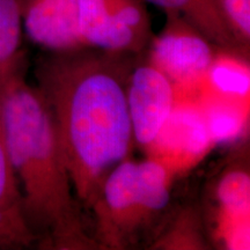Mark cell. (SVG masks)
<instances>
[{"instance_id": "obj_1", "label": "cell", "mask_w": 250, "mask_h": 250, "mask_svg": "<svg viewBox=\"0 0 250 250\" xmlns=\"http://www.w3.org/2000/svg\"><path fill=\"white\" fill-rule=\"evenodd\" d=\"M35 77L54 115L72 187L92 210L105 177L132 146L127 67L83 48L51 51L37 62Z\"/></svg>"}, {"instance_id": "obj_2", "label": "cell", "mask_w": 250, "mask_h": 250, "mask_svg": "<svg viewBox=\"0 0 250 250\" xmlns=\"http://www.w3.org/2000/svg\"><path fill=\"white\" fill-rule=\"evenodd\" d=\"M0 126L23 199L27 221L41 246L100 249L86 232L51 109L23 67L0 83Z\"/></svg>"}, {"instance_id": "obj_3", "label": "cell", "mask_w": 250, "mask_h": 250, "mask_svg": "<svg viewBox=\"0 0 250 250\" xmlns=\"http://www.w3.org/2000/svg\"><path fill=\"white\" fill-rule=\"evenodd\" d=\"M171 180L169 171L152 159L120 162L105 177L92 208L99 246L125 249L134 245L167 208Z\"/></svg>"}, {"instance_id": "obj_4", "label": "cell", "mask_w": 250, "mask_h": 250, "mask_svg": "<svg viewBox=\"0 0 250 250\" xmlns=\"http://www.w3.org/2000/svg\"><path fill=\"white\" fill-rule=\"evenodd\" d=\"M168 15L167 26L152 44L149 64L173 83L177 99H196L214 52L191 23L179 14Z\"/></svg>"}, {"instance_id": "obj_5", "label": "cell", "mask_w": 250, "mask_h": 250, "mask_svg": "<svg viewBox=\"0 0 250 250\" xmlns=\"http://www.w3.org/2000/svg\"><path fill=\"white\" fill-rule=\"evenodd\" d=\"M78 22L86 46L112 54L139 51L149 34L140 0H78Z\"/></svg>"}, {"instance_id": "obj_6", "label": "cell", "mask_w": 250, "mask_h": 250, "mask_svg": "<svg viewBox=\"0 0 250 250\" xmlns=\"http://www.w3.org/2000/svg\"><path fill=\"white\" fill-rule=\"evenodd\" d=\"M213 145L196 100L176 99L170 115L145 151L148 159L164 166L174 177L195 167Z\"/></svg>"}, {"instance_id": "obj_7", "label": "cell", "mask_w": 250, "mask_h": 250, "mask_svg": "<svg viewBox=\"0 0 250 250\" xmlns=\"http://www.w3.org/2000/svg\"><path fill=\"white\" fill-rule=\"evenodd\" d=\"M175 102L173 83L149 62L136 67L129 76L127 108L132 134L144 149L160 131Z\"/></svg>"}, {"instance_id": "obj_8", "label": "cell", "mask_w": 250, "mask_h": 250, "mask_svg": "<svg viewBox=\"0 0 250 250\" xmlns=\"http://www.w3.org/2000/svg\"><path fill=\"white\" fill-rule=\"evenodd\" d=\"M22 26L33 42L50 51L86 48L78 22V0H26Z\"/></svg>"}, {"instance_id": "obj_9", "label": "cell", "mask_w": 250, "mask_h": 250, "mask_svg": "<svg viewBox=\"0 0 250 250\" xmlns=\"http://www.w3.org/2000/svg\"><path fill=\"white\" fill-rule=\"evenodd\" d=\"M215 198V237L226 249L245 250L250 245V177L245 168H235L219 180Z\"/></svg>"}, {"instance_id": "obj_10", "label": "cell", "mask_w": 250, "mask_h": 250, "mask_svg": "<svg viewBox=\"0 0 250 250\" xmlns=\"http://www.w3.org/2000/svg\"><path fill=\"white\" fill-rule=\"evenodd\" d=\"M36 242L39 237L24 214L21 188L0 126V250L30 248Z\"/></svg>"}, {"instance_id": "obj_11", "label": "cell", "mask_w": 250, "mask_h": 250, "mask_svg": "<svg viewBox=\"0 0 250 250\" xmlns=\"http://www.w3.org/2000/svg\"><path fill=\"white\" fill-rule=\"evenodd\" d=\"M195 100L202 109L206 126L214 144L237 139L246 131L249 104L203 89Z\"/></svg>"}, {"instance_id": "obj_12", "label": "cell", "mask_w": 250, "mask_h": 250, "mask_svg": "<svg viewBox=\"0 0 250 250\" xmlns=\"http://www.w3.org/2000/svg\"><path fill=\"white\" fill-rule=\"evenodd\" d=\"M202 89L249 104L250 71L248 62L229 52L214 54L210 67L206 72Z\"/></svg>"}, {"instance_id": "obj_13", "label": "cell", "mask_w": 250, "mask_h": 250, "mask_svg": "<svg viewBox=\"0 0 250 250\" xmlns=\"http://www.w3.org/2000/svg\"><path fill=\"white\" fill-rule=\"evenodd\" d=\"M166 9L168 13L183 14L187 21L208 40L224 49L236 50L240 46L221 20L213 0H146Z\"/></svg>"}, {"instance_id": "obj_14", "label": "cell", "mask_w": 250, "mask_h": 250, "mask_svg": "<svg viewBox=\"0 0 250 250\" xmlns=\"http://www.w3.org/2000/svg\"><path fill=\"white\" fill-rule=\"evenodd\" d=\"M26 0H0V83L22 68V14Z\"/></svg>"}, {"instance_id": "obj_15", "label": "cell", "mask_w": 250, "mask_h": 250, "mask_svg": "<svg viewBox=\"0 0 250 250\" xmlns=\"http://www.w3.org/2000/svg\"><path fill=\"white\" fill-rule=\"evenodd\" d=\"M221 20L232 34L237 45L249 48L250 0H213Z\"/></svg>"}, {"instance_id": "obj_16", "label": "cell", "mask_w": 250, "mask_h": 250, "mask_svg": "<svg viewBox=\"0 0 250 250\" xmlns=\"http://www.w3.org/2000/svg\"><path fill=\"white\" fill-rule=\"evenodd\" d=\"M155 248L165 249H203L205 248L199 235L195 217L191 213L180 217L177 223L164 237L155 243Z\"/></svg>"}]
</instances>
